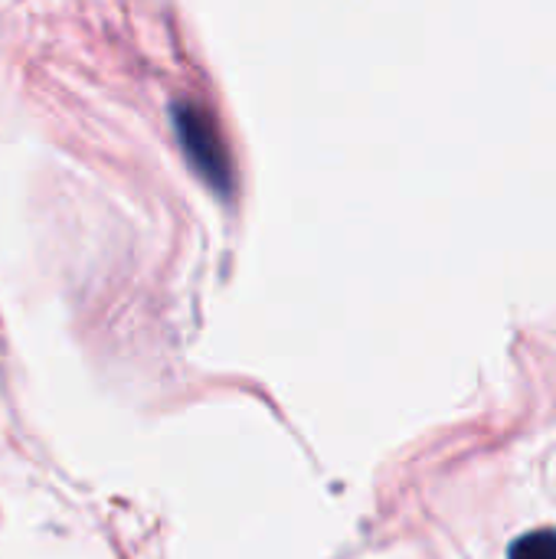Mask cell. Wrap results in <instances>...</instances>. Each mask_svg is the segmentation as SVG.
Listing matches in <instances>:
<instances>
[{
  "label": "cell",
  "mask_w": 556,
  "mask_h": 559,
  "mask_svg": "<svg viewBox=\"0 0 556 559\" xmlns=\"http://www.w3.org/2000/svg\"><path fill=\"white\" fill-rule=\"evenodd\" d=\"M170 121H174V134L177 144L187 157V164L193 167V174L223 200L233 197L236 190V170H233V157L229 147L223 141V131L216 124V118L193 98H180L170 108Z\"/></svg>",
  "instance_id": "1"
},
{
  "label": "cell",
  "mask_w": 556,
  "mask_h": 559,
  "mask_svg": "<svg viewBox=\"0 0 556 559\" xmlns=\"http://www.w3.org/2000/svg\"><path fill=\"white\" fill-rule=\"evenodd\" d=\"M508 559H556V531L547 527V531H531L524 534L514 547Z\"/></svg>",
  "instance_id": "2"
}]
</instances>
